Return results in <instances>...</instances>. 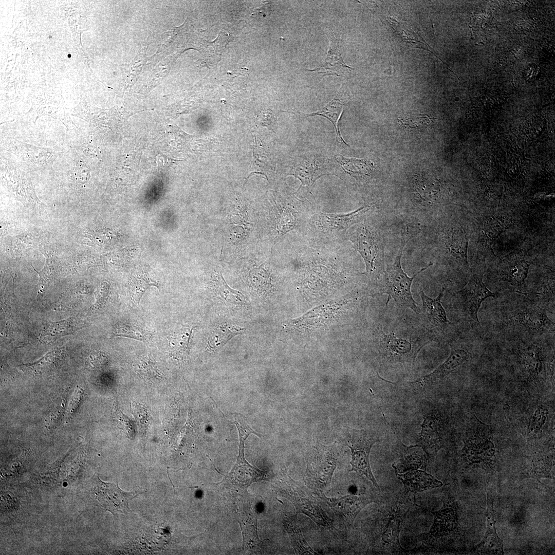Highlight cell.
<instances>
[{"mask_svg":"<svg viewBox=\"0 0 555 555\" xmlns=\"http://www.w3.org/2000/svg\"><path fill=\"white\" fill-rule=\"evenodd\" d=\"M89 362L92 367L98 368L104 366L107 362L106 355L99 351H94L89 355Z\"/></svg>","mask_w":555,"mask_h":555,"instance_id":"obj_46","label":"cell"},{"mask_svg":"<svg viewBox=\"0 0 555 555\" xmlns=\"http://www.w3.org/2000/svg\"><path fill=\"white\" fill-rule=\"evenodd\" d=\"M194 328L193 325H184L170 335L169 346L172 356L180 358L187 354Z\"/></svg>","mask_w":555,"mask_h":555,"instance_id":"obj_28","label":"cell"},{"mask_svg":"<svg viewBox=\"0 0 555 555\" xmlns=\"http://www.w3.org/2000/svg\"><path fill=\"white\" fill-rule=\"evenodd\" d=\"M257 123L259 125L265 126L270 130H274L276 118L275 113L271 109L262 110L257 116Z\"/></svg>","mask_w":555,"mask_h":555,"instance_id":"obj_43","label":"cell"},{"mask_svg":"<svg viewBox=\"0 0 555 555\" xmlns=\"http://www.w3.org/2000/svg\"><path fill=\"white\" fill-rule=\"evenodd\" d=\"M335 444L327 446L318 442L307 454L304 480L316 491L322 493L330 487L337 464Z\"/></svg>","mask_w":555,"mask_h":555,"instance_id":"obj_3","label":"cell"},{"mask_svg":"<svg viewBox=\"0 0 555 555\" xmlns=\"http://www.w3.org/2000/svg\"><path fill=\"white\" fill-rule=\"evenodd\" d=\"M427 343L397 337L394 332L387 335L382 332L380 350L387 362L400 363L405 367H411L414 364L417 354Z\"/></svg>","mask_w":555,"mask_h":555,"instance_id":"obj_7","label":"cell"},{"mask_svg":"<svg viewBox=\"0 0 555 555\" xmlns=\"http://www.w3.org/2000/svg\"><path fill=\"white\" fill-rule=\"evenodd\" d=\"M284 483V494L294 505L297 513L304 514L312 519L318 526L330 527L332 520L326 515L312 493L307 487L289 478Z\"/></svg>","mask_w":555,"mask_h":555,"instance_id":"obj_6","label":"cell"},{"mask_svg":"<svg viewBox=\"0 0 555 555\" xmlns=\"http://www.w3.org/2000/svg\"><path fill=\"white\" fill-rule=\"evenodd\" d=\"M95 495L101 507L114 515L126 514L129 511L130 502L142 493L136 491L126 492L121 490L117 484L104 482L95 475Z\"/></svg>","mask_w":555,"mask_h":555,"instance_id":"obj_10","label":"cell"},{"mask_svg":"<svg viewBox=\"0 0 555 555\" xmlns=\"http://www.w3.org/2000/svg\"><path fill=\"white\" fill-rule=\"evenodd\" d=\"M59 352L53 350L47 353L38 361L25 364L35 372H41L51 367L58 360Z\"/></svg>","mask_w":555,"mask_h":555,"instance_id":"obj_42","label":"cell"},{"mask_svg":"<svg viewBox=\"0 0 555 555\" xmlns=\"http://www.w3.org/2000/svg\"><path fill=\"white\" fill-rule=\"evenodd\" d=\"M400 520L393 516L390 520L382 534L383 541L389 544L399 546Z\"/></svg>","mask_w":555,"mask_h":555,"instance_id":"obj_40","label":"cell"},{"mask_svg":"<svg viewBox=\"0 0 555 555\" xmlns=\"http://www.w3.org/2000/svg\"><path fill=\"white\" fill-rule=\"evenodd\" d=\"M548 410L542 405L539 406L534 412L529 423V433H538L544 427L548 415Z\"/></svg>","mask_w":555,"mask_h":555,"instance_id":"obj_41","label":"cell"},{"mask_svg":"<svg viewBox=\"0 0 555 555\" xmlns=\"http://www.w3.org/2000/svg\"><path fill=\"white\" fill-rule=\"evenodd\" d=\"M530 264L523 255L512 253L506 256L499 263L496 273L499 281L506 286L508 292L527 295L525 280Z\"/></svg>","mask_w":555,"mask_h":555,"instance_id":"obj_9","label":"cell"},{"mask_svg":"<svg viewBox=\"0 0 555 555\" xmlns=\"http://www.w3.org/2000/svg\"><path fill=\"white\" fill-rule=\"evenodd\" d=\"M334 158L330 161L333 163L332 168H336L335 171L343 170L356 179L369 176L374 168L373 163L365 159L346 158L341 155L335 156Z\"/></svg>","mask_w":555,"mask_h":555,"instance_id":"obj_24","label":"cell"},{"mask_svg":"<svg viewBox=\"0 0 555 555\" xmlns=\"http://www.w3.org/2000/svg\"><path fill=\"white\" fill-rule=\"evenodd\" d=\"M81 327V324L73 318L50 322L44 326L39 336V340L43 343L51 342Z\"/></svg>","mask_w":555,"mask_h":555,"instance_id":"obj_26","label":"cell"},{"mask_svg":"<svg viewBox=\"0 0 555 555\" xmlns=\"http://www.w3.org/2000/svg\"><path fill=\"white\" fill-rule=\"evenodd\" d=\"M5 180L10 193L26 208L34 209L44 205L37 197L30 179L19 170L7 171Z\"/></svg>","mask_w":555,"mask_h":555,"instance_id":"obj_14","label":"cell"},{"mask_svg":"<svg viewBox=\"0 0 555 555\" xmlns=\"http://www.w3.org/2000/svg\"><path fill=\"white\" fill-rule=\"evenodd\" d=\"M416 233L415 230H412V227L410 226H406L402 230L401 244L397 255L393 263L387 266L383 274L385 286L383 292L388 295L386 305L390 298H392L399 305L409 308L416 313L419 314L420 310L413 298L411 291V285L414 279L433 265V264L430 262L412 277L409 276L404 271L401 265L403 249L406 242L414 236Z\"/></svg>","mask_w":555,"mask_h":555,"instance_id":"obj_2","label":"cell"},{"mask_svg":"<svg viewBox=\"0 0 555 555\" xmlns=\"http://www.w3.org/2000/svg\"><path fill=\"white\" fill-rule=\"evenodd\" d=\"M457 525V517L454 507L445 506L435 513L433 525L429 536H440L449 533Z\"/></svg>","mask_w":555,"mask_h":555,"instance_id":"obj_27","label":"cell"},{"mask_svg":"<svg viewBox=\"0 0 555 555\" xmlns=\"http://www.w3.org/2000/svg\"><path fill=\"white\" fill-rule=\"evenodd\" d=\"M113 337L132 338L144 342H148L152 338L151 332L133 323H121L118 325L113 333Z\"/></svg>","mask_w":555,"mask_h":555,"instance_id":"obj_35","label":"cell"},{"mask_svg":"<svg viewBox=\"0 0 555 555\" xmlns=\"http://www.w3.org/2000/svg\"><path fill=\"white\" fill-rule=\"evenodd\" d=\"M345 103V99L343 97L342 91L341 90L337 94L334 99L326 104L321 109L315 112L309 113H299L300 116L306 118L308 117L320 116L327 119L334 125L337 134V141L344 145L349 146L343 139L339 128V120L343 112V109Z\"/></svg>","mask_w":555,"mask_h":555,"instance_id":"obj_22","label":"cell"},{"mask_svg":"<svg viewBox=\"0 0 555 555\" xmlns=\"http://www.w3.org/2000/svg\"><path fill=\"white\" fill-rule=\"evenodd\" d=\"M84 391L81 387H77L71 397L67 408V416L71 417L74 415L80 406L83 400Z\"/></svg>","mask_w":555,"mask_h":555,"instance_id":"obj_44","label":"cell"},{"mask_svg":"<svg viewBox=\"0 0 555 555\" xmlns=\"http://www.w3.org/2000/svg\"><path fill=\"white\" fill-rule=\"evenodd\" d=\"M212 284L217 296L226 303L237 307L247 305L245 296L239 291L229 287L220 273L216 272L213 276Z\"/></svg>","mask_w":555,"mask_h":555,"instance_id":"obj_30","label":"cell"},{"mask_svg":"<svg viewBox=\"0 0 555 555\" xmlns=\"http://www.w3.org/2000/svg\"><path fill=\"white\" fill-rule=\"evenodd\" d=\"M320 496V498L325 501L332 509L341 523L348 525L353 523L357 515L366 504L358 496L354 495L337 498H328L323 494Z\"/></svg>","mask_w":555,"mask_h":555,"instance_id":"obj_17","label":"cell"},{"mask_svg":"<svg viewBox=\"0 0 555 555\" xmlns=\"http://www.w3.org/2000/svg\"><path fill=\"white\" fill-rule=\"evenodd\" d=\"M11 142V151L26 160L34 163L42 164L52 158L51 152L47 149L32 146L19 142Z\"/></svg>","mask_w":555,"mask_h":555,"instance_id":"obj_31","label":"cell"},{"mask_svg":"<svg viewBox=\"0 0 555 555\" xmlns=\"http://www.w3.org/2000/svg\"><path fill=\"white\" fill-rule=\"evenodd\" d=\"M133 367L140 376L147 380L158 379L161 377L155 361L150 355H143L138 357L134 362Z\"/></svg>","mask_w":555,"mask_h":555,"instance_id":"obj_36","label":"cell"},{"mask_svg":"<svg viewBox=\"0 0 555 555\" xmlns=\"http://www.w3.org/2000/svg\"><path fill=\"white\" fill-rule=\"evenodd\" d=\"M369 207L363 206L348 214H326L321 213L319 216L321 227L330 231H344L358 223Z\"/></svg>","mask_w":555,"mask_h":555,"instance_id":"obj_20","label":"cell"},{"mask_svg":"<svg viewBox=\"0 0 555 555\" xmlns=\"http://www.w3.org/2000/svg\"><path fill=\"white\" fill-rule=\"evenodd\" d=\"M294 226L293 216L290 213L284 210L281 215L279 224V229L282 233H285L291 230Z\"/></svg>","mask_w":555,"mask_h":555,"instance_id":"obj_45","label":"cell"},{"mask_svg":"<svg viewBox=\"0 0 555 555\" xmlns=\"http://www.w3.org/2000/svg\"><path fill=\"white\" fill-rule=\"evenodd\" d=\"M329 164V160L320 155L308 154L300 156L289 171L290 175L299 179L301 182L295 194L304 195L310 193L317 179L323 175L330 174Z\"/></svg>","mask_w":555,"mask_h":555,"instance_id":"obj_8","label":"cell"},{"mask_svg":"<svg viewBox=\"0 0 555 555\" xmlns=\"http://www.w3.org/2000/svg\"><path fill=\"white\" fill-rule=\"evenodd\" d=\"M487 508L485 515L487 520V530L485 536L478 544L477 549L484 551L503 554L502 540L498 537L495 527L493 502L487 492Z\"/></svg>","mask_w":555,"mask_h":555,"instance_id":"obj_21","label":"cell"},{"mask_svg":"<svg viewBox=\"0 0 555 555\" xmlns=\"http://www.w3.org/2000/svg\"><path fill=\"white\" fill-rule=\"evenodd\" d=\"M354 248L363 258L366 269L364 274L373 276L382 273L383 268V250L378 238L366 226L358 227L349 237Z\"/></svg>","mask_w":555,"mask_h":555,"instance_id":"obj_5","label":"cell"},{"mask_svg":"<svg viewBox=\"0 0 555 555\" xmlns=\"http://www.w3.org/2000/svg\"><path fill=\"white\" fill-rule=\"evenodd\" d=\"M469 358V353L465 349L451 345V353L444 362L430 374L412 382L422 388L430 387L447 375L457 370Z\"/></svg>","mask_w":555,"mask_h":555,"instance_id":"obj_15","label":"cell"},{"mask_svg":"<svg viewBox=\"0 0 555 555\" xmlns=\"http://www.w3.org/2000/svg\"><path fill=\"white\" fill-rule=\"evenodd\" d=\"M419 445L427 455L433 456L444 446L446 424L442 415L434 411L423 416Z\"/></svg>","mask_w":555,"mask_h":555,"instance_id":"obj_13","label":"cell"},{"mask_svg":"<svg viewBox=\"0 0 555 555\" xmlns=\"http://www.w3.org/2000/svg\"><path fill=\"white\" fill-rule=\"evenodd\" d=\"M507 227L505 220L497 217L485 218L479 228V240L490 247L495 238Z\"/></svg>","mask_w":555,"mask_h":555,"instance_id":"obj_32","label":"cell"},{"mask_svg":"<svg viewBox=\"0 0 555 555\" xmlns=\"http://www.w3.org/2000/svg\"><path fill=\"white\" fill-rule=\"evenodd\" d=\"M468 430V438L465 441L464 449L468 459L475 462L477 457H479L478 460L492 457L494 447L489 439L491 431L490 426L475 417Z\"/></svg>","mask_w":555,"mask_h":555,"instance_id":"obj_12","label":"cell"},{"mask_svg":"<svg viewBox=\"0 0 555 555\" xmlns=\"http://www.w3.org/2000/svg\"><path fill=\"white\" fill-rule=\"evenodd\" d=\"M232 415L234 419L233 423L236 425L237 428L239 437V455L237 457L236 466L237 467L241 466L247 467L248 466H249V465L244 458V442L249 435L253 434L257 436H260V434L256 433L250 427L247 418L243 414L239 413H233Z\"/></svg>","mask_w":555,"mask_h":555,"instance_id":"obj_34","label":"cell"},{"mask_svg":"<svg viewBox=\"0 0 555 555\" xmlns=\"http://www.w3.org/2000/svg\"><path fill=\"white\" fill-rule=\"evenodd\" d=\"M285 524L292 546L297 554H318L305 540L295 517L286 521Z\"/></svg>","mask_w":555,"mask_h":555,"instance_id":"obj_33","label":"cell"},{"mask_svg":"<svg viewBox=\"0 0 555 555\" xmlns=\"http://www.w3.org/2000/svg\"><path fill=\"white\" fill-rule=\"evenodd\" d=\"M444 291L445 290L442 289L435 298L429 297L423 291L420 292L422 303L420 312H422L424 319L432 327L441 330L453 325V323L448 319L441 304Z\"/></svg>","mask_w":555,"mask_h":555,"instance_id":"obj_18","label":"cell"},{"mask_svg":"<svg viewBox=\"0 0 555 555\" xmlns=\"http://www.w3.org/2000/svg\"><path fill=\"white\" fill-rule=\"evenodd\" d=\"M445 244L452 255L458 258L467 268V248L468 238L465 232L461 229H452L445 236Z\"/></svg>","mask_w":555,"mask_h":555,"instance_id":"obj_29","label":"cell"},{"mask_svg":"<svg viewBox=\"0 0 555 555\" xmlns=\"http://www.w3.org/2000/svg\"><path fill=\"white\" fill-rule=\"evenodd\" d=\"M516 349V357L522 369L531 378L537 377L543 367L542 348L536 340L523 341Z\"/></svg>","mask_w":555,"mask_h":555,"instance_id":"obj_16","label":"cell"},{"mask_svg":"<svg viewBox=\"0 0 555 555\" xmlns=\"http://www.w3.org/2000/svg\"><path fill=\"white\" fill-rule=\"evenodd\" d=\"M151 286L158 287V282L151 269L146 265L138 268L132 274L130 282V291L133 300L139 303L142 295Z\"/></svg>","mask_w":555,"mask_h":555,"instance_id":"obj_25","label":"cell"},{"mask_svg":"<svg viewBox=\"0 0 555 555\" xmlns=\"http://www.w3.org/2000/svg\"><path fill=\"white\" fill-rule=\"evenodd\" d=\"M108 293V287L106 285L101 286L97 292L96 302L92 309H97L105 303L107 299Z\"/></svg>","mask_w":555,"mask_h":555,"instance_id":"obj_47","label":"cell"},{"mask_svg":"<svg viewBox=\"0 0 555 555\" xmlns=\"http://www.w3.org/2000/svg\"><path fill=\"white\" fill-rule=\"evenodd\" d=\"M329 46L325 57L317 68L310 71H316L324 75L342 76L346 69H353L344 62L339 47L337 38L331 33L330 35Z\"/></svg>","mask_w":555,"mask_h":555,"instance_id":"obj_19","label":"cell"},{"mask_svg":"<svg viewBox=\"0 0 555 555\" xmlns=\"http://www.w3.org/2000/svg\"><path fill=\"white\" fill-rule=\"evenodd\" d=\"M43 254L45 256L46 262L43 269L38 272L34 270L38 273L39 280L38 282L39 285V293L43 294L45 289L47 287L48 285L53 278L54 272L55 271V267L54 266L55 263V258L51 252L45 251L42 252Z\"/></svg>","mask_w":555,"mask_h":555,"instance_id":"obj_38","label":"cell"},{"mask_svg":"<svg viewBox=\"0 0 555 555\" xmlns=\"http://www.w3.org/2000/svg\"><path fill=\"white\" fill-rule=\"evenodd\" d=\"M250 282L252 287L261 293H267L270 289L271 281L267 272L262 268H255L250 272Z\"/></svg>","mask_w":555,"mask_h":555,"instance_id":"obj_39","label":"cell"},{"mask_svg":"<svg viewBox=\"0 0 555 555\" xmlns=\"http://www.w3.org/2000/svg\"><path fill=\"white\" fill-rule=\"evenodd\" d=\"M244 329L234 325H225L216 328L211 335L208 342L209 346L216 348L224 345L232 337Z\"/></svg>","mask_w":555,"mask_h":555,"instance_id":"obj_37","label":"cell"},{"mask_svg":"<svg viewBox=\"0 0 555 555\" xmlns=\"http://www.w3.org/2000/svg\"><path fill=\"white\" fill-rule=\"evenodd\" d=\"M461 303L468 319L478 324V312L482 302L486 299L496 298L501 295L490 291L483 281V274L479 272L472 273L466 286L459 291Z\"/></svg>","mask_w":555,"mask_h":555,"instance_id":"obj_11","label":"cell"},{"mask_svg":"<svg viewBox=\"0 0 555 555\" xmlns=\"http://www.w3.org/2000/svg\"><path fill=\"white\" fill-rule=\"evenodd\" d=\"M396 475L412 492H421L443 485L442 482L420 470L411 469L403 473H396Z\"/></svg>","mask_w":555,"mask_h":555,"instance_id":"obj_23","label":"cell"},{"mask_svg":"<svg viewBox=\"0 0 555 555\" xmlns=\"http://www.w3.org/2000/svg\"><path fill=\"white\" fill-rule=\"evenodd\" d=\"M344 438L345 444L351 450V466L350 471L364 476L378 489V486L370 467L369 455L371 448L379 439L370 431L357 430L350 428L344 429Z\"/></svg>","mask_w":555,"mask_h":555,"instance_id":"obj_4","label":"cell"},{"mask_svg":"<svg viewBox=\"0 0 555 555\" xmlns=\"http://www.w3.org/2000/svg\"><path fill=\"white\" fill-rule=\"evenodd\" d=\"M64 413L63 409H61L51 414L47 421V424L49 427H55L56 425H58V424L60 423L63 417Z\"/></svg>","mask_w":555,"mask_h":555,"instance_id":"obj_48","label":"cell"},{"mask_svg":"<svg viewBox=\"0 0 555 555\" xmlns=\"http://www.w3.org/2000/svg\"><path fill=\"white\" fill-rule=\"evenodd\" d=\"M544 304L525 302L503 312L504 326L528 341L554 334V323L548 317Z\"/></svg>","mask_w":555,"mask_h":555,"instance_id":"obj_1","label":"cell"}]
</instances>
